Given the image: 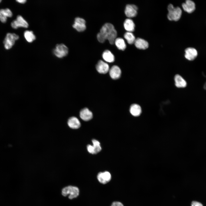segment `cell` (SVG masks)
Returning <instances> with one entry per match:
<instances>
[{
    "instance_id": "6da1fadb",
    "label": "cell",
    "mask_w": 206,
    "mask_h": 206,
    "mask_svg": "<svg viewBox=\"0 0 206 206\" xmlns=\"http://www.w3.org/2000/svg\"><path fill=\"white\" fill-rule=\"evenodd\" d=\"M100 32L110 43L113 44L117 35V32L114 25L111 23H106L102 27Z\"/></svg>"
},
{
    "instance_id": "7a4b0ae2",
    "label": "cell",
    "mask_w": 206,
    "mask_h": 206,
    "mask_svg": "<svg viewBox=\"0 0 206 206\" xmlns=\"http://www.w3.org/2000/svg\"><path fill=\"white\" fill-rule=\"evenodd\" d=\"M167 9L168 11L167 17L169 20L177 21L179 20L182 14V10L180 8L175 7L172 4H170Z\"/></svg>"
},
{
    "instance_id": "3957f363",
    "label": "cell",
    "mask_w": 206,
    "mask_h": 206,
    "mask_svg": "<svg viewBox=\"0 0 206 206\" xmlns=\"http://www.w3.org/2000/svg\"><path fill=\"white\" fill-rule=\"evenodd\" d=\"M79 191L76 187L69 186L64 188L62 190V194L64 196L69 195L68 198L70 199L76 197L79 195Z\"/></svg>"
},
{
    "instance_id": "277c9868",
    "label": "cell",
    "mask_w": 206,
    "mask_h": 206,
    "mask_svg": "<svg viewBox=\"0 0 206 206\" xmlns=\"http://www.w3.org/2000/svg\"><path fill=\"white\" fill-rule=\"evenodd\" d=\"M53 53L57 57L62 58L68 54V49L67 46L63 43L58 44L53 49Z\"/></svg>"
},
{
    "instance_id": "5b68a950",
    "label": "cell",
    "mask_w": 206,
    "mask_h": 206,
    "mask_svg": "<svg viewBox=\"0 0 206 206\" xmlns=\"http://www.w3.org/2000/svg\"><path fill=\"white\" fill-rule=\"evenodd\" d=\"M19 38V36L15 33H7L3 42L5 48L7 49L11 48Z\"/></svg>"
},
{
    "instance_id": "8992f818",
    "label": "cell",
    "mask_w": 206,
    "mask_h": 206,
    "mask_svg": "<svg viewBox=\"0 0 206 206\" xmlns=\"http://www.w3.org/2000/svg\"><path fill=\"white\" fill-rule=\"evenodd\" d=\"M11 25L13 28L17 29L19 27L27 28L29 24L21 16L18 15L16 19L11 23Z\"/></svg>"
},
{
    "instance_id": "52a82bcc",
    "label": "cell",
    "mask_w": 206,
    "mask_h": 206,
    "mask_svg": "<svg viewBox=\"0 0 206 206\" xmlns=\"http://www.w3.org/2000/svg\"><path fill=\"white\" fill-rule=\"evenodd\" d=\"M73 27L79 32H82L85 30L86 28V21L82 18L77 17L75 19Z\"/></svg>"
},
{
    "instance_id": "ba28073f",
    "label": "cell",
    "mask_w": 206,
    "mask_h": 206,
    "mask_svg": "<svg viewBox=\"0 0 206 206\" xmlns=\"http://www.w3.org/2000/svg\"><path fill=\"white\" fill-rule=\"evenodd\" d=\"M93 145H88L87 149L88 151L92 154H96L101 150V147L100 142L97 140L93 139L92 140Z\"/></svg>"
},
{
    "instance_id": "9c48e42d",
    "label": "cell",
    "mask_w": 206,
    "mask_h": 206,
    "mask_svg": "<svg viewBox=\"0 0 206 206\" xmlns=\"http://www.w3.org/2000/svg\"><path fill=\"white\" fill-rule=\"evenodd\" d=\"M138 8L133 4H128L125 7L124 13L126 16L129 18L134 17L137 14Z\"/></svg>"
},
{
    "instance_id": "30bf717a",
    "label": "cell",
    "mask_w": 206,
    "mask_h": 206,
    "mask_svg": "<svg viewBox=\"0 0 206 206\" xmlns=\"http://www.w3.org/2000/svg\"><path fill=\"white\" fill-rule=\"evenodd\" d=\"M185 58L189 61H192L197 57V50L193 47H188L185 50Z\"/></svg>"
},
{
    "instance_id": "8fae6325",
    "label": "cell",
    "mask_w": 206,
    "mask_h": 206,
    "mask_svg": "<svg viewBox=\"0 0 206 206\" xmlns=\"http://www.w3.org/2000/svg\"><path fill=\"white\" fill-rule=\"evenodd\" d=\"M97 71L100 74L106 73L109 71V68L108 65L102 60H100L96 66Z\"/></svg>"
},
{
    "instance_id": "7c38bea8",
    "label": "cell",
    "mask_w": 206,
    "mask_h": 206,
    "mask_svg": "<svg viewBox=\"0 0 206 206\" xmlns=\"http://www.w3.org/2000/svg\"><path fill=\"white\" fill-rule=\"evenodd\" d=\"M97 179L99 182L102 184H105L109 182L111 179V175L108 171L100 172L98 175Z\"/></svg>"
},
{
    "instance_id": "4fadbf2b",
    "label": "cell",
    "mask_w": 206,
    "mask_h": 206,
    "mask_svg": "<svg viewBox=\"0 0 206 206\" xmlns=\"http://www.w3.org/2000/svg\"><path fill=\"white\" fill-rule=\"evenodd\" d=\"M182 7L184 10L189 13L194 11L195 8L194 2L190 0H186L185 3H183Z\"/></svg>"
},
{
    "instance_id": "5bb4252c",
    "label": "cell",
    "mask_w": 206,
    "mask_h": 206,
    "mask_svg": "<svg viewBox=\"0 0 206 206\" xmlns=\"http://www.w3.org/2000/svg\"><path fill=\"white\" fill-rule=\"evenodd\" d=\"M109 74L112 79H117L119 78L121 76V70L118 66L114 65L110 69Z\"/></svg>"
},
{
    "instance_id": "9a60e30c",
    "label": "cell",
    "mask_w": 206,
    "mask_h": 206,
    "mask_svg": "<svg viewBox=\"0 0 206 206\" xmlns=\"http://www.w3.org/2000/svg\"><path fill=\"white\" fill-rule=\"evenodd\" d=\"M80 118L85 121L90 120L93 117L92 112L87 108L82 110L80 111Z\"/></svg>"
},
{
    "instance_id": "2e32d148",
    "label": "cell",
    "mask_w": 206,
    "mask_h": 206,
    "mask_svg": "<svg viewBox=\"0 0 206 206\" xmlns=\"http://www.w3.org/2000/svg\"><path fill=\"white\" fill-rule=\"evenodd\" d=\"M12 13L9 9H0V21L3 23L6 22L7 17H11Z\"/></svg>"
},
{
    "instance_id": "e0dca14e",
    "label": "cell",
    "mask_w": 206,
    "mask_h": 206,
    "mask_svg": "<svg viewBox=\"0 0 206 206\" xmlns=\"http://www.w3.org/2000/svg\"><path fill=\"white\" fill-rule=\"evenodd\" d=\"M175 86L178 88H184L187 85L186 80L180 75L176 74L174 77Z\"/></svg>"
},
{
    "instance_id": "ac0fdd59",
    "label": "cell",
    "mask_w": 206,
    "mask_h": 206,
    "mask_svg": "<svg viewBox=\"0 0 206 206\" xmlns=\"http://www.w3.org/2000/svg\"><path fill=\"white\" fill-rule=\"evenodd\" d=\"M68 124L70 128L73 129H78L81 125L78 119L74 116L70 117L68 119Z\"/></svg>"
},
{
    "instance_id": "d6986e66",
    "label": "cell",
    "mask_w": 206,
    "mask_h": 206,
    "mask_svg": "<svg viewBox=\"0 0 206 206\" xmlns=\"http://www.w3.org/2000/svg\"><path fill=\"white\" fill-rule=\"evenodd\" d=\"M134 43L136 47L139 49H145L148 46V43L147 41L140 38L136 39Z\"/></svg>"
},
{
    "instance_id": "ffe728a7",
    "label": "cell",
    "mask_w": 206,
    "mask_h": 206,
    "mask_svg": "<svg viewBox=\"0 0 206 206\" xmlns=\"http://www.w3.org/2000/svg\"><path fill=\"white\" fill-rule=\"evenodd\" d=\"M130 111L132 116H138L141 114L142 112V109L139 105L134 104L130 106Z\"/></svg>"
},
{
    "instance_id": "44dd1931",
    "label": "cell",
    "mask_w": 206,
    "mask_h": 206,
    "mask_svg": "<svg viewBox=\"0 0 206 206\" xmlns=\"http://www.w3.org/2000/svg\"><path fill=\"white\" fill-rule=\"evenodd\" d=\"M124 26L125 29L127 32H132L134 30L135 24L132 20L127 18L125 20L124 23Z\"/></svg>"
},
{
    "instance_id": "7402d4cb",
    "label": "cell",
    "mask_w": 206,
    "mask_h": 206,
    "mask_svg": "<svg viewBox=\"0 0 206 206\" xmlns=\"http://www.w3.org/2000/svg\"><path fill=\"white\" fill-rule=\"evenodd\" d=\"M102 57L103 59L106 62L112 63L115 60L114 55L109 50H105L103 53Z\"/></svg>"
},
{
    "instance_id": "603a6c76",
    "label": "cell",
    "mask_w": 206,
    "mask_h": 206,
    "mask_svg": "<svg viewBox=\"0 0 206 206\" xmlns=\"http://www.w3.org/2000/svg\"><path fill=\"white\" fill-rule=\"evenodd\" d=\"M114 43L117 48L120 50L124 51L126 48V45L124 40L122 38H116Z\"/></svg>"
},
{
    "instance_id": "cb8c5ba5",
    "label": "cell",
    "mask_w": 206,
    "mask_h": 206,
    "mask_svg": "<svg viewBox=\"0 0 206 206\" xmlns=\"http://www.w3.org/2000/svg\"><path fill=\"white\" fill-rule=\"evenodd\" d=\"M24 37L26 41L29 43H31L36 39V37L31 31L26 30L24 33Z\"/></svg>"
},
{
    "instance_id": "d4e9b609",
    "label": "cell",
    "mask_w": 206,
    "mask_h": 206,
    "mask_svg": "<svg viewBox=\"0 0 206 206\" xmlns=\"http://www.w3.org/2000/svg\"><path fill=\"white\" fill-rule=\"evenodd\" d=\"M124 37L127 42L130 44L134 43L136 40L134 35L131 32H126L124 35Z\"/></svg>"
},
{
    "instance_id": "484cf974",
    "label": "cell",
    "mask_w": 206,
    "mask_h": 206,
    "mask_svg": "<svg viewBox=\"0 0 206 206\" xmlns=\"http://www.w3.org/2000/svg\"><path fill=\"white\" fill-rule=\"evenodd\" d=\"M97 39L101 43H103L106 40V39L99 32L97 35Z\"/></svg>"
},
{
    "instance_id": "4316f807",
    "label": "cell",
    "mask_w": 206,
    "mask_h": 206,
    "mask_svg": "<svg viewBox=\"0 0 206 206\" xmlns=\"http://www.w3.org/2000/svg\"><path fill=\"white\" fill-rule=\"evenodd\" d=\"M191 206H203L202 204L201 203L196 201H192L191 203Z\"/></svg>"
},
{
    "instance_id": "83f0119b",
    "label": "cell",
    "mask_w": 206,
    "mask_h": 206,
    "mask_svg": "<svg viewBox=\"0 0 206 206\" xmlns=\"http://www.w3.org/2000/svg\"><path fill=\"white\" fill-rule=\"evenodd\" d=\"M111 206H124L122 203L119 202H114Z\"/></svg>"
},
{
    "instance_id": "f1b7e54d",
    "label": "cell",
    "mask_w": 206,
    "mask_h": 206,
    "mask_svg": "<svg viewBox=\"0 0 206 206\" xmlns=\"http://www.w3.org/2000/svg\"><path fill=\"white\" fill-rule=\"evenodd\" d=\"M16 1H17V2L21 3V4H23L25 3L26 1V0H16Z\"/></svg>"
},
{
    "instance_id": "f546056e",
    "label": "cell",
    "mask_w": 206,
    "mask_h": 206,
    "mask_svg": "<svg viewBox=\"0 0 206 206\" xmlns=\"http://www.w3.org/2000/svg\"><path fill=\"white\" fill-rule=\"evenodd\" d=\"M1 0H0V3L1 2Z\"/></svg>"
}]
</instances>
